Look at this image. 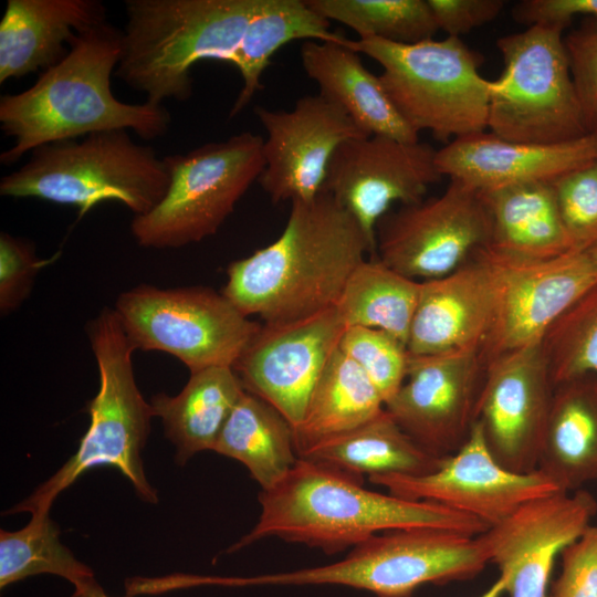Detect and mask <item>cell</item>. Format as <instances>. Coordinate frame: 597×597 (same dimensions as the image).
<instances>
[{"mask_svg":"<svg viewBox=\"0 0 597 597\" xmlns=\"http://www.w3.org/2000/svg\"><path fill=\"white\" fill-rule=\"evenodd\" d=\"M283 232L231 262L221 293L263 323L305 318L335 306L354 270L376 256L362 227L328 192L291 202Z\"/></svg>","mask_w":597,"mask_h":597,"instance_id":"1","label":"cell"},{"mask_svg":"<svg viewBox=\"0 0 597 597\" xmlns=\"http://www.w3.org/2000/svg\"><path fill=\"white\" fill-rule=\"evenodd\" d=\"M362 480L298 458L279 483L260 492L258 522L228 552L277 537L336 554L395 530L430 527L478 536L490 528L443 505L368 490Z\"/></svg>","mask_w":597,"mask_h":597,"instance_id":"2","label":"cell"},{"mask_svg":"<svg viewBox=\"0 0 597 597\" xmlns=\"http://www.w3.org/2000/svg\"><path fill=\"white\" fill-rule=\"evenodd\" d=\"M122 40L121 30L98 22L80 32L67 54L31 87L0 97L1 130L14 139L0 155L2 165L42 145L93 133L132 129L151 140L168 132L171 117L161 104H128L114 96L111 76L122 57Z\"/></svg>","mask_w":597,"mask_h":597,"instance_id":"3","label":"cell"},{"mask_svg":"<svg viewBox=\"0 0 597 597\" xmlns=\"http://www.w3.org/2000/svg\"><path fill=\"white\" fill-rule=\"evenodd\" d=\"M260 0H126L115 75L146 101H186L201 60L233 64Z\"/></svg>","mask_w":597,"mask_h":597,"instance_id":"4","label":"cell"},{"mask_svg":"<svg viewBox=\"0 0 597 597\" xmlns=\"http://www.w3.org/2000/svg\"><path fill=\"white\" fill-rule=\"evenodd\" d=\"M87 334L100 376L98 391L87 407L90 426L76 452L9 513L50 511L61 492L83 473L103 465L119 471L144 502H158L142 460L154 413L135 380L132 356L136 349L114 308H104L88 324Z\"/></svg>","mask_w":597,"mask_h":597,"instance_id":"5","label":"cell"},{"mask_svg":"<svg viewBox=\"0 0 597 597\" xmlns=\"http://www.w3.org/2000/svg\"><path fill=\"white\" fill-rule=\"evenodd\" d=\"M31 153L23 166L1 178L0 195L75 206L78 218L105 201L121 202L135 216L147 213L170 182L165 159L125 129L45 144Z\"/></svg>","mask_w":597,"mask_h":597,"instance_id":"6","label":"cell"},{"mask_svg":"<svg viewBox=\"0 0 597 597\" xmlns=\"http://www.w3.org/2000/svg\"><path fill=\"white\" fill-rule=\"evenodd\" d=\"M346 45L381 66L388 96L416 133L449 143L486 129L493 81L481 75L482 56L460 38L413 44L358 39Z\"/></svg>","mask_w":597,"mask_h":597,"instance_id":"7","label":"cell"},{"mask_svg":"<svg viewBox=\"0 0 597 597\" xmlns=\"http://www.w3.org/2000/svg\"><path fill=\"white\" fill-rule=\"evenodd\" d=\"M489 563L482 534L404 528L366 540L338 562L240 578V586L339 585L364 589L376 597H409L426 584L473 578Z\"/></svg>","mask_w":597,"mask_h":597,"instance_id":"8","label":"cell"},{"mask_svg":"<svg viewBox=\"0 0 597 597\" xmlns=\"http://www.w3.org/2000/svg\"><path fill=\"white\" fill-rule=\"evenodd\" d=\"M263 143L260 135L244 132L164 157L169 187L156 207L133 219L136 242L172 249L213 235L263 171Z\"/></svg>","mask_w":597,"mask_h":597,"instance_id":"9","label":"cell"},{"mask_svg":"<svg viewBox=\"0 0 597 597\" xmlns=\"http://www.w3.org/2000/svg\"><path fill=\"white\" fill-rule=\"evenodd\" d=\"M504 70L493 81L488 126L500 138L557 144L587 133L562 31L530 27L498 39Z\"/></svg>","mask_w":597,"mask_h":597,"instance_id":"10","label":"cell"},{"mask_svg":"<svg viewBox=\"0 0 597 597\" xmlns=\"http://www.w3.org/2000/svg\"><path fill=\"white\" fill-rule=\"evenodd\" d=\"M114 310L135 349L168 353L190 373L233 367L261 327L205 286L138 285L123 292Z\"/></svg>","mask_w":597,"mask_h":597,"instance_id":"11","label":"cell"},{"mask_svg":"<svg viewBox=\"0 0 597 597\" xmlns=\"http://www.w3.org/2000/svg\"><path fill=\"white\" fill-rule=\"evenodd\" d=\"M376 255L402 275L428 281L467 263L491 240L480 191L450 180L439 196L389 210L375 229Z\"/></svg>","mask_w":597,"mask_h":597,"instance_id":"12","label":"cell"},{"mask_svg":"<svg viewBox=\"0 0 597 597\" xmlns=\"http://www.w3.org/2000/svg\"><path fill=\"white\" fill-rule=\"evenodd\" d=\"M496 282L493 324L480 354L486 364L541 343L548 328L597 285V259L573 250L547 259H522L484 247Z\"/></svg>","mask_w":597,"mask_h":597,"instance_id":"13","label":"cell"},{"mask_svg":"<svg viewBox=\"0 0 597 597\" xmlns=\"http://www.w3.org/2000/svg\"><path fill=\"white\" fill-rule=\"evenodd\" d=\"M436 155L437 149L421 142L379 135L348 139L333 154L322 191L356 219L376 253L375 229L391 205L423 199L442 178Z\"/></svg>","mask_w":597,"mask_h":597,"instance_id":"14","label":"cell"},{"mask_svg":"<svg viewBox=\"0 0 597 597\" xmlns=\"http://www.w3.org/2000/svg\"><path fill=\"white\" fill-rule=\"evenodd\" d=\"M369 481L389 493L428 501L478 519L489 527L500 523L524 503L561 491L540 470L514 472L490 451L475 421L468 440L437 469L423 475H374Z\"/></svg>","mask_w":597,"mask_h":597,"instance_id":"15","label":"cell"},{"mask_svg":"<svg viewBox=\"0 0 597 597\" xmlns=\"http://www.w3.org/2000/svg\"><path fill=\"white\" fill-rule=\"evenodd\" d=\"M484 374L480 350L410 354L406 378L385 409L425 451L447 458L463 446L476 421Z\"/></svg>","mask_w":597,"mask_h":597,"instance_id":"16","label":"cell"},{"mask_svg":"<svg viewBox=\"0 0 597 597\" xmlns=\"http://www.w3.org/2000/svg\"><path fill=\"white\" fill-rule=\"evenodd\" d=\"M346 328L335 306L283 323H263L232 367L245 391L276 408L295 429Z\"/></svg>","mask_w":597,"mask_h":597,"instance_id":"17","label":"cell"},{"mask_svg":"<svg viewBox=\"0 0 597 597\" xmlns=\"http://www.w3.org/2000/svg\"><path fill=\"white\" fill-rule=\"evenodd\" d=\"M553 390L541 343L485 364L476 422L490 451L506 469L537 470Z\"/></svg>","mask_w":597,"mask_h":597,"instance_id":"18","label":"cell"},{"mask_svg":"<svg viewBox=\"0 0 597 597\" xmlns=\"http://www.w3.org/2000/svg\"><path fill=\"white\" fill-rule=\"evenodd\" d=\"M266 132L264 169L258 181L273 202L308 201L323 189L337 147L369 136L336 104L305 95L290 111L255 107Z\"/></svg>","mask_w":597,"mask_h":597,"instance_id":"19","label":"cell"},{"mask_svg":"<svg viewBox=\"0 0 597 597\" xmlns=\"http://www.w3.org/2000/svg\"><path fill=\"white\" fill-rule=\"evenodd\" d=\"M597 502L587 491L531 500L482 534L509 597H548L557 556L590 526Z\"/></svg>","mask_w":597,"mask_h":597,"instance_id":"20","label":"cell"},{"mask_svg":"<svg viewBox=\"0 0 597 597\" xmlns=\"http://www.w3.org/2000/svg\"><path fill=\"white\" fill-rule=\"evenodd\" d=\"M482 249L455 271L421 281L409 354L481 350L496 307L495 276Z\"/></svg>","mask_w":597,"mask_h":597,"instance_id":"21","label":"cell"},{"mask_svg":"<svg viewBox=\"0 0 597 597\" xmlns=\"http://www.w3.org/2000/svg\"><path fill=\"white\" fill-rule=\"evenodd\" d=\"M594 160H597V134L557 144H531L483 130L447 143L436 155L442 177L481 192L528 182H553Z\"/></svg>","mask_w":597,"mask_h":597,"instance_id":"22","label":"cell"},{"mask_svg":"<svg viewBox=\"0 0 597 597\" xmlns=\"http://www.w3.org/2000/svg\"><path fill=\"white\" fill-rule=\"evenodd\" d=\"M105 20L97 0H8L0 22V83L54 66L80 32Z\"/></svg>","mask_w":597,"mask_h":597,"instance_id":"23","label":"cell"},{"mask_svg":"<svg viewBox=\"0 0 597 597\" xmlns=\"http://www.w3.org/2000/svg\"><path fill=\"white\" fill-rule=\"evenodd\" d=\"M301 61L320 95L339 106L367 135L419 142L388 96L379 75L365 67L359 53L346 44L304 41Z\"/></svg>","mask_w":597,"mask_h":597,"instance_id":"24","label":"cell"},{"mask_svg":"<svg viewBox=\"0 0 597 597\" xmlns=\"http://www.w3.org/2000/svg\"><path fill=\"white\" fill-rule=\"evenodd\" d=\"M537 470L564 492L597 480V376L554 386Z\"/></svg>","mask_w":597,"mask_h":597,"instance_id":"25","label":"cell"},{"mask_svg":"<svg viewBox=\"0 0 597 597\" xmlns=\"http://www.w3.org/2000/svg\"><path fill=\"white\" fill-rule=\"evenodd\" d=\"M243 391L232 367L216 366L190 373L187 384L175 396L160 392L151 397L154 417L161 420L179 465L198 452L213 451Z\"/></svg>","mask_w":597,"mask_h":597,"instance_id":"26","label":"cell"},{"mask_svg":"<svg viewBox=\"0 0 597 597\" xmlns=\"http://www.w3.org/2000/svg\"><path fill=\"white\" fill-rule=\"evenodd\" d=\"M481 195L491 219V249L522 259L554 258L574 250L552 182L507 186Z\"/></svg>","mask_w":597,"mask_h":597,"instance_id":"27","label":"cell"},{"mask_svg":"<svg viewBox=\"0 0 597 597\" xmlns=\"http://www.w3.org/2000/svg\"><path fill=\"white\" fill-rule=\"evenodd\" d=\"M298 458L327 464L362 478L374 475H423L442 459L419 447L386 409L362 426L311 447Z\"/></svg>","mask_w":597,"mask_h":597,"instance_id":"28","label":"cell"},{"mask_svg":"<svg viewBox=\"0 0 597 597\" xmlns=\"http://www.w3.org/2000/svg\"><path fill=\"white\" fill-rule=\"evenodd\" d=\"M213 451L241 462L262 490L279 483L298 459L294 428L265 400L243 391Z\"/></svg>","mask_w":597,"mask_h":597,"instance_id":"29","label":"cell"},{"mask_svg":"<svg viewBox=\"0 0 597 597\" xmlns=\"http://www.w3.org/2000/svg\"><path fill=\"white\" fill-rule=\"evenodd\" d=\"M385 401L363 369L339 347L324 367L294 429L298 457L328 438L353 430L378 416Z\"/></svg>","mask_w":597,"mask_h":597,"instance_id":"30","label":"cell"},{"mask_svg":"<svg viewBox=\"0 0 597 597\" xmlns=\"http://www.w3.org/2000/svg\"><path fill=\"white\" fill-rule=\"evenodd\" d=\"M294 40L347 44L349 39L331 31L329 20L306 0H260L234 55L233 65L243 84L230 117L240 113L262 87L261 76L273 54Z\"/></svg>","mask_w":597,"mask_h":597,"instance_id":"31","label":"cell"},{"mask_svg":"<svg viewBox=\"0 0 597 597\" xmlns=\"http://www.w3.org/2000/svg\"><path fill=\"white\" fill-rule=\"evenodd\" d=\"M420 289L421 281L369 256L354 270L335 307L346 327L381 329L407 346Z\"/></svg>","mask_w":597,"mask_h":597,"instance_id":"32","label":"cell"},{"mask_svg":"<svg viewBox=\"0 0 597 597\" xmlns=\"http://www.w3.org/2000/svg\"><path fill=\"white\" fill-rule=\"evenodd\" d=\"M43 574L62 577L74 587L95 579L94 572L62 544L50 511L32 513L18 531H0V588Z\"/></svg>","mask_w":597,"mask_h":597,"instance_id":"33","label":"cell"},{"mask_svg":"<svg viewBox=\"0 0 597 597\" xmlns=\"http://www.w3.org/2000/svg\"><path fill=\"white\" fill-rule=\"evenodd\" d=\"M327 20L353 29L359 39L413 44L439 31L427 0H306Z\"/></svg>","mask_w":597,"mask_h":597,"instance_id":"34","label":"cell"},{"mask_svg":"<svg viewBox=\"0 0 597 597\" xmlns=\"http://www.w3.org/2000/svg\"><path fill=\"white\" fill-rule=\"evenodd\" d=\"M541 346L554 386L597 376V285L548 328Z\"/></svg>","mask_w":597,"mask_h":597,"instance_id":"35","label":"cell"},{"mask_svg":"<svg viewBox=\"0 0 597 597\" xmlns=\"http://www.w3.org/2000/svg\"><path fill=\"white\" fill-rule=\"evenodd\" d=\"M338 347L368 376L385 404L402 385L410 354L407 346L391 334L377 328L348 326Z\"/></svg>","mask_w":597,"mask_h":597,"instance_id":"36","label":"cell"},{"mask_svg":"<svg viewBox=\"0 0 597 597\" xmlns=\"http://www.w3.org/2000/svg\"><path fill=\"white\" fill-rule=\"evenodd\" d=\"M559 214L574 250L597 245V160L553 182Z\"/></svg>","mask_w":597,"mask_h":597,"instance_id":"37","label":"cell"},{"mask_svg":"<svg viewBox=\"0 0 597 597\" xmlns=\"http://www.w3.org/2000/svg\"><path fill=\"white\" fill-rule=\"evenodd\" d=\"M564 43L585 128L597 134V19L586 18Z\"/></svg>","mask_w":597,"mask_h":597,"instance_id":"38","label":"cell"},{"mask_svg":"<svg viewBox=\"0 0 597 597\" xmlns=\"http://www.w3.org/2000/svg\"><path fill=\"white\" fill-rule=\"evenodd\" d=\"M40 260L34 247L24 239L2 232L0 235V311L2 315L17 310L29 296L36 273L48 264Z\"/></svg>","mask_w":597,"mask_h":597,"instance_id":"39","label":"cell"},{"mask_svg":"<svg viewBox=\"0 0 597 597\" xmlns=\"http://www.w3.org/2000/svg\"><path fill=\"white\" fill-rule=\"evenodd\" d=\"M548 597H597V525L563 549Z\"/></svg>","mask_w":597,"mask_h":597,"instance_id":"40","label":"cell"},{"mask_svg":"<svg viewBox=\"0 0 597 597\" xmlns=\"http://www.w3.org/2000/svg\"><path fill=\"white\" fill-rule=\"evenodd\" d=\"M437 27L447 36L460 38L501 13L503 0H427Z\"/></svg>","mask_w":597,"mask_h":597,"instance_id":"41","label":"cell"},{"mask_svg":"<svg viewBox=\"0 0 597 597\" xmlns=\"http://www.w3.org/2000/svg\"><path fill=\"white\" fill-rule=\"evenodd\" d=\"M512 17L526 28L564 32L576 17L597 19V0H522L513 7Z\"/></svg>","mask_w":597,"mask_h":597,"instance_id":"42","label":"cell"},{"mask_svg":"<svg viewBox=\"0 0 597 597\" xmlns=\"http://www.w3.org/2000/svg\"><path fill=\"white\" fill-rule=\"evenodd\" d=\"M71 597H109L104 589L97 583L96 579L86 583L84 585L74 587V591Z\"/></svg>","mask_w":597,"mask_h":597,"instance_id":"43","label":"cell"},{"mask_svg":"<svg viewBox=\"0 0 597 597\" xmlns=\"http://www.w3.org/2000/svg\"><path fill=\"white\" fill-rule=\"evenodd\" d=\"M505 593V584L501 577L491 584L481 595L478 597H501Z\"/></svg>","mask_w":597,"mask_h":597,"instance_id":"44","label":"cell"},{"mask_svg":"<svg viewBox=\"0 0 597 597\" xmlns=\"http://www.w3.org/2000/svg\"><path fill=\"white\" fill-rule=\"evenodd\" d=\"M589 251H590L591 254L597 259V245H595L594 248H591Z\"/></svg>","mask_w":597,"mask_h":597,"instance_id":"45","label":"cell"}]
</instances>
